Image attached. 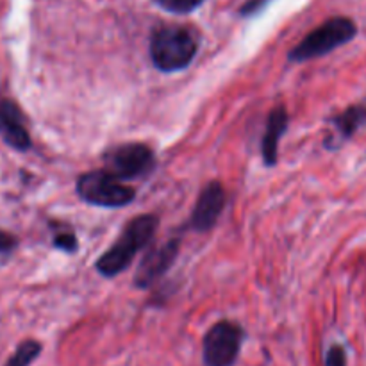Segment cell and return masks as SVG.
Returning a JSON list of instances; mask_svg holds the SVG:
<instances>
[{
  "instance_id": "1",
  "label": "cell",
  "mask_w": 366,
  "mask_h": 366,
  "mask_svg": "<svg viewBox=\"0 0 366 366\" xmlns=\"http://www.w3.org/2000/svg\"><path fill=\"white\" fill-rule=\"evenodd\" d=\"M157 229V218L154 214H143V217L134 218L131 224L125 227L118 242L97 261L95 268L104 277H114L127 270L129 264L132 263L138 250H142Z\"/></svg>"
},
{
  "instance_id": "2",
  "label": "cell",
  "mask_w": 366,
  "mask_h": 366,
  "mask_svg": "<svg viewBox=\"0 0 366 366\" xmlns=\"http://www.w3.org/2000/svg\"><path fill=\"white\" fill-rule=\"evenodd\" d=\"M199 43L189 29L167 25L157 29L150 39V59L161 71H177L188 66L195 57Z\"/></svg>"
},
{
  "instance_id": "3",
  "label": "cell",
  "mask_w": 366,
  "mask_h": 366,
  "mask_svg": "<svg viewBox=\"0 0 366 366\" xmlns=\"http://www.w3.org/2000/svg\"><path fill=\"white\" fill-rule=\"evenodd\" d=\"M357 25L354 20L347 16H335L322 24L320 27L315 29L313 32L306 36L295 49L290 52V61H302L315 59V57L325 56L332 52L338 46L345 45L350 39L356 38Z\"/></svg>"
},
{
  "instance_id": "4",
  "label": "cell",
  "mask_w": 366,
  "mask_h": 366,
  "mask_svg": "<svg viewBox=\"0 0 366 366\" xmlns=\"http://www.w3.org/2000/svg\"><path fill=\"white\" fill-rule=\"evenodd\" d=\"M77 193L84 202L99 207H122L134 200V189L122 184L106 170L81 175L77 181Z\"/></svg>"
},
{
  "instance_id": "5",
  "label": "cell",
  "mask_w": 366,
  "mask_h": 366,
  "mask_svg": "<svg viewBox=\"0 0 366 366\" xmlns=\"http://www.w3.org/2000/svg\"><path fill=\"white\" fill-rule=\"evenodd\" d=\"M243 332L232 322H218L204 338L206 366H232L239 356Z\"/></svg>"
},
{
  "instance_id": "6",
  "label": "cell",
  "mask_w": 366,
  "mask_h": 366,
  "mask_svg": "<svg viewBox=\"0 0 366 366\" xmlns=\"http://www.w3.org/2000/svg\"><path fill=\"white\" fill-rule=\"evenodd\" d=\"M104 161H106L107 174L117 177L118 181L136 179L154 168L152 150L142 143H129V145L118 147V149L107 152Z\"/></svg>"
},
{
  "instance_id": "7",
  "label": "cell",
  "mask_w": 366,
  "mask_h": 366,
  "mask_svg": "<svg viewBox=\"0 0 366 366\" xmlns=\"http://www.w3.org/2000/svg\"><path fill=\"white\" fill-rule=\"evenodd\" d=\"M225 206V192L220 182H209L197 200L195 211L192 214V227L204 232L209 231L220 218Z\"/></svg>"
},
{
  "instance_id": "8",
  "label": "cell",
  "mask_w": 366,
  "mask_h": 366,
  "mask_svg": "<svg viewBox=\"0 0 366 366\" xmlns=\"http://www.w3.org/2000/svg\"><path fill=\"white\" fill-rule=\"evenodd\" d=\"M179 254V242H168L164 245H161L159 249L152 250L145 259L139 264V270L136 274V286L138 288H149L159 277H163L167 274L168 268L172 267V263L175 261Z\"/></svg>"
},
{
  "instance_id": "9",
  "label": "cell",
  "mask_w": 366,
  "mask_h": 366,
  "mask_svg": "<svg viewBox=\"0 0 366 366\" xmlns=\"http://www.w3.org/2000/svg\"><path fill=\"white\" fill-rule=\"evenodd\" d=\"M0 136L13 149L21 150V152L31 149V136L25 129L24 117L16 104L11 100L0 102Z\"/></svg>"
},
{
  "instance_id": "10",
  "label": "cell",
  "mask_w": 366,
  "mask_h": 366,
  "mask_svg": "<svg viewBox=\"0 0 366 366\" xmlns=\"http://www.w3.org/2000/svg\"><path fill=\"white\" fill-rule=\"evenodd\" d=\"M331 125L335 129V134L325 139V147L329 150H335L342 147V143H345L347 139L352 138L363 125H366V106L365 104H356V106L347 107L345 111L332 117Z\"/></svg>"
},
{
  "instance_id": "11",
  "label": "cell",
  "mask_w": 366,
  "mask_h": 366,
  "mask_svg": "<svg viewBox=\"0 0 366 366\" xmlns=\"http://www.w3.org/2000/svg\"><path fill=\"white\" fill-rule=\"evenodd\" d=\"M286 127H288V113L285 107H275L268 117L267 132L263 136V157L268 167H274L277 163L279 139L285 134Z\"/></svg>"
},
{
  "instance_id": "12",
  "label": "cell",
  "mask_w": 366,
  "mask_h": 366,
  "mask_svg": "<svg viewBox=\"0 0 366 366\" xmlns=\"http://www.w3.org/2000/svg\"><path fill=\"white\" fill-rule=\"evenodd\" d=\"M41 352V343L34 340H27L16 349V352L9 357L6 366H29Z\"/></svg>"
},
{
  "instance_id": "13",
  "label": "cell",
  "mask_w": 366,
  "mask_h": 366,
  "mask_svg": "<svg viewBox=\"0 0 366 366\" xmlns=\"http://www.w3.org/2000/svg\"><path fill=\"white\" fill-rule=\"evenodd\" d=\"M154 2L172 13H189V11L197 9L204 0H154Z\"/></svg>"
},
{
  "instance_id": "14",
  "label": "cell",
  "mask_w": 366,
  "mask_h": 366,
  "mask_svg": "<svg viewBox=\"0 0 366 366\" xmlns=\"http://www.w3.org/2000/svg\"><path fill=\"white\" fill-rule=\"evenodd\" d=\"M54 245H56L59 250H64V252L71 254L77 250L79 243L74 232H59V234H56V238H54Z\"/></svg>"
},
{
  "instance_id": "15",
  "label": "cell",
  "mask_w": 366,
  "mask_h": 366,
  "mask_svg": "<svg viewBox=\"0 0 366 366\" xmlns=\"http://www.w3.org/2000/svg\"><path fill=\"white\" fill-rule=\"evenodd\" d=\"M325 366H347V354L342 345H332L325 354Z\"/></svg>"
},
{
  "instance_id": "16",
  "label": "cell",
  "mask_w": 366,
  "mask_h": 366,
  "mask_svg": "<svg viewBox=\"0 0 366 366\" xmlns=\"http://www.w3.org/2000/svg\"><path fill=\"white\" fill-rule=\"evenodd\" d=\"M14 245H16V242H14L13 236L0 231V252H9Z\"/></svg>"
},
{
  "instance_id": "17",
  "label": "cell",
  "mask_w": 366,
  "mask_h": 366,
  "mask_svg": "<svg viewBox=\"0 0 366 366\" xmlns=\"http://www.w3.org/2000/svg\"><path fill=\"white\" fill-rule=\"evenodd\" d=\"M263 4H264V0H250V2L247 4L245 7H243L242 13H243V14H252V13H256V11L259 9L261 6H263Z\"/></svg>"
}]
</instances>
